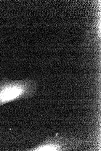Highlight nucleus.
Returning <instances> with one entry per match:
<instances>
[{
    "label": "nucleus",
    "instance_id": "nucleus-1",
    "mask_svg": "<svg viewBox=\"0 0 101 151\" xmlns=\"http://www.w3.org/2000/svg\"><path fill=\"white\" fill-rule=\"evenodd\" d=\"M36 80L29 79L0 81V106L14 101L27 100L34 97L38 88Z\"/></svg>",
    "mask_w": 101,
    "mask_h": 151
}]
</instances>
